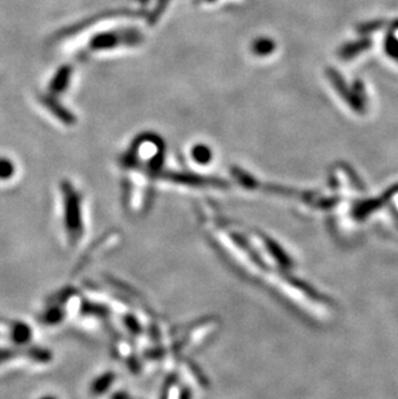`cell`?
I'll list each match as a JSON object with an SVG mask.
<instances>
[{"label": "cell", "instance_id": "6da1fadb", "mask_svg": "<svg viewBox=\"0 0 398 399\" xmlns=\"http://www.w3.org/2000/svg\"><path fill=\"white\" fill-rule=\"evenodd\" d=\"M64 227L70 242H76L82 236V211L78 193L69 185H64Z\"/></svg>", "mask_w": 398, "mask_h": 399}, {"label": "cell", "instance_id": "7a4b0ae2", "mask_svg": "<svg viewBox=\"0 0 398 399\" xmlns=\"http://www.w3.org/2000/svg\"><path fill=\"white\" fill-rule=\"evenodd\" d=\"M7 330H8L10 340L17 346L29 344L34 334L32 327L21 321H13L7 326Z\"/></svg>", "mask_w": 398, "mask_h": 399}, {"label": "cell", "instance_id": "3957f363", "mask_svg": "<svg viewBox=\"0 0 398 399\" xmlns=\"http://www.w3.org/2000/svg\"><path fill=\"white\" fill-rule=\"evenodd\" d=\"M14 164L7 158H0V180H10L14 176Z\"/></svg>", "mask_w": 398, "mask_h": 399}, {"label": "cell", "instance_id": "277c9868", "mask_svg": "<svg viewBox=\"0 0 398 399\" xmlns=\"http://www.w3.org/2000/svg\"><path fill=\"white\" fill-rule=\"evenodd\" d=\"M19 347H0V366L13 361L19 356Z\"/></svg>", "mask_w": 398, "mask_h": 399}, {"label": "cell", "instance_id": "5b68a950", "mask_svg": "<svg viewBox=\"0 0 398 399\" xmlns=\"http://www.w3.org/2000/svg\"><path fill=\"white\" fill-rule=\"evenodd\" d=\"M194 158L198 161V162L206 163L210 158H211V152L207 150L203 146H198L195 150H194Z\"/></svg>", "mask_w": 398, "mask_h": 399}, {"label": "cell", "instance_id": "8992f818", "mask_svg": "<svg viewBox=\"0 0 398 399\" xmlns=\"http://www.w3.org/2000/svg\"><path fill=\"white\" fill-rule=\"evenodd\" d=\"M270 48H272V44L269 42L261 41L258 44V47H256V51H258V54H267V52H269Z\"/></svg>", "mask_w": 398, "mask_h": 399}, {"label": "cell", "instance_id": "52a82bcc", "mask_svg": "<svg viewBox=\"0 0 398 399\" xmlns=\"http://www.w3.org/2000/svg\"><path fill=\"white\" fill-rule=\"evenodd\" d=\"M43 399H54V398H43Z\"/></svg>", "mask_w": 398, "mask_h": 399}]
</instances>
